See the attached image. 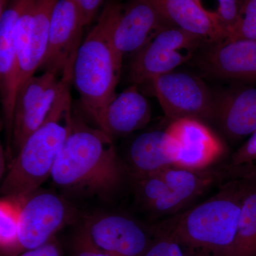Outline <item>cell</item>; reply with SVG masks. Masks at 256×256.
I'll use <instances>...</instances> for the list:
<instances>
[{
    "label": "cell",
    "mask_w": 256,
    "mask_h": 256,
    "mask_svg": "<svg viewBox=\"0 0 256 256\" xmlns=\"http://www.w3.org/2000/svg\"><path fill=\"white\" fill-rule=\"evenodd\" d=\"M197 65L217 78L256 84V41L225 40L206 45Z\"/></svg>",
    "instance_id": "15"
},
{
    "label": "cell",
    "mask_w": 256,
    "mask_h": 256,
    "mask_svg": "<svg viewBox=\"0 0 256 256\" xmlns=\"http://www.w3.org/2000/svg\"><path fill=\"white\" fill-rule=\"evenodd\" d=\"M226 40L256 41V0L244 1L240 21Z\"/></svg>",
    "instance_id": "25"
},
{
    "label": "cell",
    "mask_w": 256,
    "mask_h": 256,
    "mask_svg": "<svg viewBox=\"0 0 256 256\" xmlns=\"http://www.w3.org/2000/svg\"><path fill=\"white\" fill-rule=\"evenodd\" d=\"M227 178L230 180H242L247 182L256 181V163L239 168L226 169Z\"/></svg>",
    "instance_id": "31"
},
{
    "label": "cell",
    "mask_w": 256,
    "mask_h": 256,
    "mask_svg": "<svg viewBox=\"0 0 256 256\" xmlns=\"http://www.w3.org/2000/svg\"><path fill=\"white\" fill-rule=\"evenodd\" d=\"M124 162L130 181L156 174L173 165L165 130L148 131L137 136L130 144Z\"/></svg>",
    "instance_id": "19"
},
{
    "label": "cell",
    "mask_w": 256,
    "mask_h": 256,
    "mask_svg": "<svg viewBox=\"0 0 256 256\" xmlns=\"http://www.w3.org/2000/svg\"><path fill=\"white\" fill-rule=\"evenodd\" d=\"M249 182L230 180L214 196L156 224L188 256H228Z\"/></svg>",
    "instance_id": "2"
},
{
    "label": "cell",
    "mask_w": 256,
    "mask_h": 256,
    "mask_svg": "<svg viewBox=\"0 0 256 256\" xmlns=\"http://www.w3.org/2000/svg\"><path fill=\"white\" fill-rule=\"evenodd\" d=\"M50 178L66 194L106 202H112L130 180L112 138L75 114Z\"/></svg>",
    "instance_id": "1"
},
{
    "label": "cell",
    "mask_w": 256,
    "mask_h": 256,
    "mask_svg": "<svg viewBox=\"0 0 256 256\" xmlns=\"http://www.w3.org/2000/svg\"><path fill=\"white\" fill-rule=\"evenodd\" d=\"M72 84V80L46 72L28 79L18 89L12 131L11 162L26 139L46 120L60 92Z\"/></svg>",
    "instance_id": "5"
},
{
    "label": "cell",
    "mask_w": 256,
    "mask_h": 256,
    "mask_svg": "<svg viewBox=\"0 0 256 256\" xmlns=\"http://www.w3.org/2000/svg\"><path fill=\"white\" fill-rule=\"evenodd\" d=\"M149 84L164 114L172 120H214L216 97L196 76L174 70Z\"/></svg>",
    "instance_id": "8"
},
{
    "label": "cell",
    "mask_w": 256,
    "mask_h": 256,
    "mask_svg": "<svg viewBox=\"0 0 256 256\" xmlns=\"http://www.w3.org/2000/svg\"><path fill=\"white\" fill-rule=\"evenodd\" d=\"M172 25L200 38L204 45L227 40L215 12L208 11L198 0H152Z\"/></svg>",
    "instance_id": "17"
},
{
    "label": "cell",
    "mask_w": 256,
    "mask_h": 256,
    "mask_svg": "<svg viewBox=\"0 0 256 256\" xmlns=\"http://www.w3.org/2000/svg\"><path fill=\"white\" fill-rule=\"evenodd\" d=\"M184 208L216 183L226 178L224 170H192L171 165L158 173Z\"/></svg>",
    "instance_id": "20"
},
{
    "label": "cell",
    "mask_w": 256,
    "mask_h": 256,
    "mask_svg": "<svg viewBox=\"0 0 256 256\" xmlns=\"http://www.w3.org/2000/svg\"><path fill=\"white\" fill-rule=\"evenodd\" d=\"M0 88L6 134V156L11 158L12 131L16 92L18 64L15 30L30 0L0 2Z\"/></svg>",
    "instance_id": "11"
},
{
    "label": "cell",
    "mask_w": 256,
    "mask_h": 256,
    "mask_svg": "<svg viewBox=\"0 0 256 256\" xmlns=\"http://www.w3.org/2000/svg\"><path fill=\"white\" fill-rule=\"evenodd\" d=\"M171 26L152 0L122 4L112 31L114 50L122 60L133 57L160 32Z\"/></svg>",
    "instance_id": "14"
},
{
    "label": "cell",
    "mask_w": 256,
    "mask_h": 256,
    "mask_svg": "<svg viewBox=\"0 0 256 256\" xmlns=\"http://www.w3.org/2000/svg\"><path fill=\"white\" fill-rule=\"evenodd\" d=\"M70 250L72 256H110L92 242L82 224L74 232L70 242Z\"/></svg>",
    "instance_id": "27"
},
{
    "label": "cell",
    "mask_w": 256,
    "mask_h": 256,
    "mask_svg": "<svg viewBox=\"0 0 256 256\" xmlns=\"http://www.w3.org/2000/svg\"><path fill=\"white\" fill-rule=\"evenodd\" d=\"M22 202L2 197L0 202L1 256H18V220Z\"/></svg>",
    "instance_id": "22"
},
{
    "label": "cell",
    "mask_w": 256,
    "mask_h": 256,
    "mask_svg": "<svg viewBox=\"0 0 256 256\" xmlns=\"http://www.w3.org/2000/svg\"><path fill=\"white\" fill-rule=\"evenodd\" d=\"M249 182L242 202L236 236L228 256H256V184Z\"/></svg>",
    "instance_id": "21"
},
{
    "label": "cell",
    "mask_w": 256,
    "mask_h": 256,
    "mask_svg": "<svg viewBox=\"0 0 256 256\" xmlns=\"http://www.w3.org/2000/svg\"><path fill=\"white\" fill-rule=\"evenodd\" d=\"M92 242L110 256H144L152 240V228L118 214H96L82 218Z\"/></svg>",
    "instance_id": "13"
},
{
    "label": "cell",
    "mask_w": 256,
    "mask_h": 256,
    "mask_svg": "<svg viewBox=\"0 0 256 256\" xmlns=\"http://www.w3.org/2000/svg\"><path fill=\"white\" fill-rule=\"evenodd\" d=\"M151 114L150 106L139 86L131 84L92 119L101 130L114 138L144 128L150 121Z\"/></svg>",
    "instance_id": "16"
},
{
    "label": "cell",
    "mask_w": 256,
    "mask_h": 256,
    "mask_svg": "<svg viewBox=\"0 0 256 256\" xmlns=\"http://www.w3.org/2000/svg\"><path fill=\"white\" fill-rule=\"evenodd\" d=\"M256 163V130L252 133L248 140L239 148L230 158V162L225 168H239L245 165Z\"/></svg>",
    "instance_id": "28"
},
{
    "label": "cell",
    "mask_w": 256,
    "mask_h": 256,
    "mask_svg": "<svg viewBox=\"0 0 256 256\" xmlns=\"http://www.w3.org/2000/svg\"><path fill=\"white\" fill-rule=\"evenodd\" d=\"M136 198L146 210L171 192L158 173L132 180Z\"/></svg>",
    "instance_id": "23"
},
{
    "label": "cell",
    "mask_w": 256,
    "mask_h": 256,
    "mask_svg": "<svg viewBox=\"0 0 256 256\" xmlns=\"http://www.w3.org/2000/svg\"><path fill=\"white\" fill-rule=\"evenodd\" d=\"M84 28L75 0H56L50 15L46 54L40 69L73 80Z\"/></svg>",
    "instance_id": "10"
},
{
    "label": "cell",
    "mask_w": 256,
    "mask_h": 256,
    "mask_svg": "<svg viewBox=\"0 0 256 256\" xmlns=\"http://www.w3.org/2000/svg\"><path fill=\"white\" fill-rule=\"evenodd\" d=\"M77 218L78 210L66 198L54 192L37 190L22 202L18 255L48 242Z\"/></svg>",
    "instance_id": "6"
},
{
    "label": "cell",
    "mask_w": 256,
    "mask_h": 256,
    "mask_svg": "<svg viewBox=\"0 0 256 256\" xmlns=\"http://www.w3.org/2000/svg\"><path fill=\"white\" fill-rule=\"evenodd\" d=\"M215 120L230 139L250 136L256 130V86L240 84L216 97Z\"/></svg>",
    "instance_id": "18"
},
{
    "label": "cell",
    "mask_w": 256,
    "mask_h": 256,
    "mask_svg": "<svg viewBox=\"0 0 256 256\" xmlns=\"http://www.w3.org/2000/svg\"><path fill=\"white\" fill-rule=\"evenodd\" d=\"M75 2L84 26L92 22L100 6L105 4L102 0H75Z\"/></svg>",
    "instance_id": "29"
},
{
    "label": "cell",
    "mask_w": 256,
    "mask_h": 256,
    "mask_svg": "<svg viewBox=\"0 0 256 256\" xmlns=\"http://www.w3.org/2000/svg\"><path fill=\"white\" fill-rule=\"evenodd\" d=\"M164 130L170 156L178 168L210 169L225 152L220 138L200 120H176Z\"/></svg>",
    "instance_id": "9"
},
{
    "label": "cell",
    "mask_w": 256,
    "mask_h": 256,
    "mask_svg": "<svg viewBox=\"0 0 256 256\" xmlns=\"http://www.w3.org/2000/svg\"><path fill=\"white\" fill-rule=\"evenodd\" d=\"M152 240L144 256H188L182 246L156 226L152 227Z\"/></svg>",
    "instance_id": "24"
},
{
    "label": "cell",
    "mask_w": 256,
    "mask_h": 256,
    "mask_svg": "<svg viewBox=\"0 0 256 256\" xmlns=\"http://www.w3.org/2000/svg\"><path fill=\"white\" fill-rule=\"evenodd\" d=\"M70 87L60 92L46 120L26 139L12 162L2 184V197L22 201L52 175L73 120Z\"/></svg>",
    "instance_id": "3"
},
{
    "label": "cell",
    "mask_w": 256,
    "mask_h": 256,
    "mask_svg": "<svg viewBox=\"0 0 256 256\" xmlns=\"http://www.w3.org/2000/svg\"><path fill=\"white\" fill-rule=\"evenodd\" d=\"M56 0H30L20 16L15 43L18 52V92L40 69L46 56L52 10Z\"/></svg>",
    "instance_id": "12"
},
{
    "label": "cell",
    "mask_w": 256,
    "mask_h": 256,
    "mask_svg": "<svg viewBox=\"0 0 256 256\" xmlns=\"http://www.w3.org/2000/svg\"><path fill=\"white\" fill-rule=\"evenodd\" d=\"M202 45L204 44L200 38L180 28L172 26L164 28L133 56L128 76L130 82L139 86L174 72L191 60Z\"/></svg>",
    "instance_id": "7"
},
{
    "label": "cell",
    "mask_w": 256,
    "mask_h": 256,
    "mask_svg": "<svg viewBox=\"0 0 256 256\" xmlns=\"http://www.w3.org/2000/svg\"><path fill=\"white\" fill-rule=\"evenodd\" d=\"M244 1L218 0L215 12L222 28L227 34V40L233 33L240 21Z\"/></svg>",
    "instance_id": "26"
},
{
    "label": "cell",
    "mask_w": 256,
    "mask_h": 256,
    "mask_svg": "<svg viewBox=\"0 0 256 256\" xmlns=\"http://www.w3.org/2000/svg\"><path fill=\"white\" fill-rule=\"evenodd\" d=\"M122 3L110 2L82 42L73 69L72 84L82 106L90 118L105 108L117 96L122 58L112 43V31Z\"/></svg>",
    "instance_id": "4"
},
{
    "label": "cell",
    "mask_w": 256,
    "mask_h": 256,
    "mask_svg": "<svg viewBox=\"0 0 256 256\" xmlns=\"http://www.w3.org/2000/svg\"><path fill=\"white\" fill-rule=\"evenodd\" d=\"M16 256H63V252L55 236L40 246L24 252Z\"/></svg>",
    "instance_id": "30"
}]
</instances>
